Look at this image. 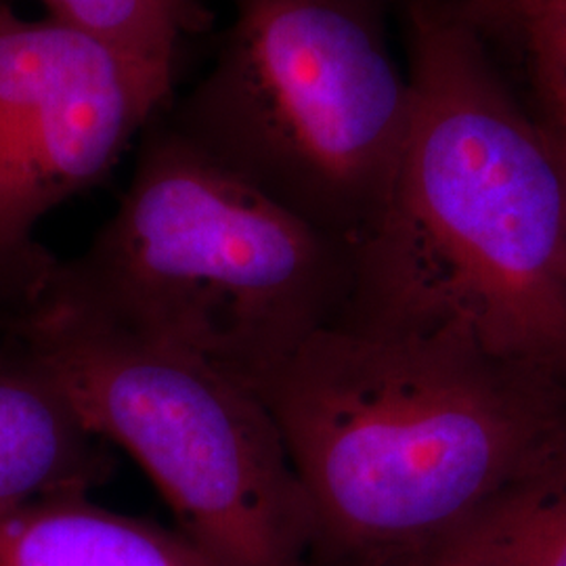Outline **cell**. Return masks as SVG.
<instances>
[{"label": "cell", "mask_w": 566, "mask_h": 566, "mask_svg": "<svg viewBox=\"0 0 566 566\" xmlns=\"http://www.w3.org/2000/svg\"><path fill=\"white\" fill-rule=\"evenodd\" d=\"M51 20L76 28L177 84L193 39L210 30L208 0H41Z\"/></svg>", "instance_id": "obj_10"}, {"label": "cell", "mask_w": 566, "mask_h": 566, "mask_svg": "<svg viewBox=\"0 0 566 566\" xmlns=\"http://www.w3.org/2000/svg\"><path fill=\"white\" fill-rule=\"evenodd\" d=\"M526 74L535 97L533 114L556 154L566 198V70L554 61L525 53Z\"/></svg>", "instance_id": "obj_12"}, {"label": "cell", "mask_w": 566, "mask_h": 566, "mask_svg": "<svg viewBox=\"0 0 566 566\" xmlns=\"http://www.w3.org/2000/svg\"><path fill=\"white\" fill-rule=\"evenodd\" d=\"M428 560L566 566V462L497 497Z\"/></svg>", "instance_id": "obj_9"}, {"label": "cell", "mask_w": 566, "mask_h": 566, "mask_svg": "<svg viewBox=\"0 0 566 566\" xmlns=\"http://www.w3.org/2000/svg\"><path fill=\"white\" fill-rule=\"evenodd\" d=\"M55 256L46 252L39 261L28 264H0V334L11 325L23 301L39 285Z\"/></svg>", "instance_id": "obj_13"}, {"label": "cell", "mask_w": 566, "mask_h": 566, "mask_svg": "<svg viewBox=\"0 0 566 566\" xmlns=\"http://www.w3.org/2000/svg\"><path fill=\"white\" fill-rule=\"evenodd\" d=\"M489 36L518 42L523 53L546 57L566 70V0H528L485 34Z\"/></svg>", "instance_id": "obj_11"}, {"label": "cell", "mask_w": 566, "mask_h": 566, "mask_svg": "<svg viewBox=\"0 0 566 566\" xmlns=\"http://www.w3.org/2000/svg\"><path fill=\"white\" fill-rule=\"evenodd\" d=\"M210 72L164 112L208 156L357 248L401 154L411 88L397 0H227Z\"/></svg>", "instance_id": "obj_4"}, {"label": "cell", "mask_w": 566, "mask_h": 566, "mask_svg": "<svg viewBox=\"0 0 566 566\" xmlns=\"http://www.w3.org/2000/svg\"><path fill=\"white\" fill-rule=\"evenodd\" d=\"M453 11L483 36L528 0H447Z\"/></svg>", "instance_id": "obj_14"}, {"label": "cell", "mask_w": 566, "mask_h": 566, "mask_svg": "<svg viewBox=\"0 0 566 566\" xmlns=\"http://www.w3.org/2000/svg\"><path fill=\"white\" fill-rule=\"evenodd\" d=\"M405 566H462L455 565V563H443V560H422V563H411V565Z\"/></svg>", "instance_id": "obj_15"}, {"label": "cell", "mask_w": 566, "mask_h": 566, "mask_svg": "<svg viewBox=\"0 0 566 566\" xmlns=\"http://www.w3.org/2000/svg\"><path fill=\"white\" fill-rule=\"evenodd\" d=\"M303 485L311 556L428 560L566 462V385L443 336L332 324L261 392Z\"/></svg>", "instance_id": "obj_2"}, {"label": "cell", "mask_w": 566, "mask_h": 566, "mask_svg": "<svg viewBox=\"0 0 566 566\" xmlns=\"http://www.w3.org/2000/svg\"><path fill=\"white\" fill-rule=\"evenodd\" d=\"M0 566H221L179 528L55 495L0 512Z\"/></svg>", "instance_id": "obj_8"}, {"label": "cell", "mask_w": 566, "mask_h": 566, "mask_svg": "<svg viewBox=\"0 0 566 566\" xmlns=\"http://www.w3.org/2000/svg\"><path fill=\"white\" fill-rule=\"evenodd\" d=\"M175 86L76 28L0 2V264L41 259L36 224L99 185Z\"/></svg>", "instance_id": "obj_6"}, {"label": "cell", "mask_w": 566, "mask_h": 566, "mask_svg": "<svg viewBox=\"0 0 566 566\" xmlns=\"http://www.w3.org/2000/svg\"><path fill=\"white\" fill-rule=\"evenodd\" d=\"M51 271L13 334L86 428L137 460L179 531L219 565L308 566L306 497L263 397L105 322L63 296Z\"/></svg>", "instance_id": "obj_5"}, {"label": "cell", "mask_w": 566, "mask_h": 566, "mask_svg": "<svg viewBox=\"0 0 566 566\" xmlns=\"http://www.w3.org/2000/svg\"><path fill=\"white\" fill-rule=\"evenodd\" d=\"M107 443L13 334H0V512L91 493L112 474Z\"/></svg>", "instance_id": "obj_7"}, {"label": "cell", "mask_w": 566, "mask_h": 566, "mask_svg": "<svg viewBox=\"0 0 566 566\" xmlns=\"http://www.w3.org/2000/svg\"><path fill=\"white\" fill-rule=\"evenodd\" d=\"M409 122L336 324L443 336L566 385V198L552 143L447 0H397Z\"/></svg>", "instance_id": "obj_1"}, {"label": "cell", "mask_w": 566, "mask_h": 566, "mask_svg": "<svg viewBox=\"0 0 566 566\" xmlns=\"http://www.w3.org/2000/svg\"><path fill=\"white\" fill-rule=\"evenodd\" d=\"M355 248L269 198L175 130L139 137L116 212L72 261L63 296L263 392L315 332L336 324Z\"/></svg>", "instance_id": "obj_3"}]
</instances>
